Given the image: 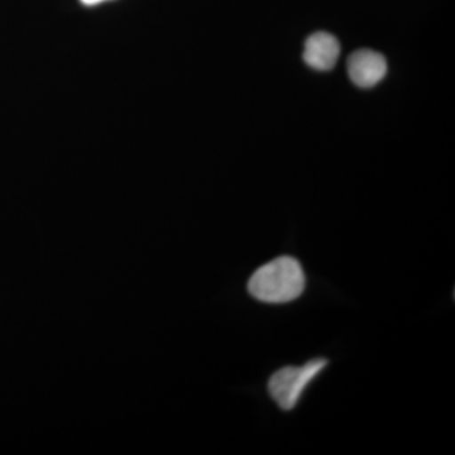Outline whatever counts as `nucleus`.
Listing matches in <instances>:
<instances>
[{
	"instance_id": "f03ea898",
	"label": "nucleus",
	"mask_w": 455,
	"mask_h": 455,
	"mask_svg": "<svg viewBox=\"0 0 455 455\" xmlns=\"http://www.w3.org/2000/svg\"><path fill=\"white\" fill-rule=\"evenodd\" d=\"M326 366V359L316 358L301 367L291 366L278 370L269 379V395L281 409L290 411L298 405L305 388Z\"/></svg>"
},
{
	"instance_id": "7ed1b4c3",
	"label": "nucleus",
	"mask_w": 455,
	"mask_h": 455,
	"mask_svg": "<svg viewBox=\"0 0 455 455\" xmlns=\"http://www.w3.org/2000/svg\"><path fill=\"white\" fill-rule=\"evenodd\" d=\"M348 75L353 84L362 89H370L385 79L387 61L379 52L372 50L355 51L349 56Z\"/></svg>"
},
{
	"instance_id": "39448f33",
	"label": "nucleus",
	"mask_w": 455,
	"mask_h": 455,
	"mask_svg": "<svg viewBox=\"0 0 455 455\" xmlns=\"http://www.w3.org/2000/svg\"><path fill=\"white\" fill-rule=\"evenodd\" d=\"M84 5H88V7H92V5L100 4V3L107 2V0H80Z\"/></svg>"
},
{
	"instance_id": "f257e3e1",
	"label": "nucleus",
	"mask_w": 455,
	"mask_h": 455,
	"mask_svg": "<svg viewBox=\"0 0 455 455\" xmlns=\"http://www.w3.org/2000/svg\"><path fill=\"white\" fill-rule=\"evenodd\" d=\"M305 289V274L299 260L277 257L257 269L248 283V291L257 300L283 304L295 300Z\"/></svg>"
},
{
	"instance_id": "20e7f679",
	"label": "nucleus",
	"mask_w": 455,
	"mask_h": 455,
	"mask_svg": "<svg viewBox=\"0 0 455 455\" xmlns=\"http://www.w3.org/2000/svg\"><path fill=\"white\" fill-rule=\"evenodd\" d=\"M340 55V44L328 32H316L305 42V64L316 71H331L337 65Z\"/></svg>"
}]
</instances>
